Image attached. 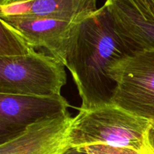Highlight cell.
Segmentation results:
<instances>
[{"label":"cell","mask_w":154,"mask_h":154,"mask_svg":"<svg viewBox=\"0 0 154 154\" xmlns=\"http://www.w3.org/2000/svg\"><path fill=\"white\" fill-rule=\"evenodd\" d=\"M152 121L108 104L90 110L79 109L71 130L72 147L106 144L144 153Z\"/></svg>","instance_id":"2"},{"label":"cell","mask_w":154,"mask_h":154,"mask_svg":"<svg viewBox=\"0 0 154 154\" xmlns=\"http://www.w3.org/2000/svg\"><path fill=\"white\" fill-rule=\"evenodd\" d=\"M3 1V0H0V2H2Z\"/></svg>","instance_id":"17"},{"label":"cell","mask_w":154,"mask_h":154,"mask_svg":"<svg viewBox=\"0 0 154 154\" xmlns=\"http://www.w3.org/2000/svg\"><path fill=\"white\" fill-rule=\"evenodd\" d=\"M0 19L19 32L35 49L45 48L65 65L69 37L78 22L13 15H0Z\"/></svg>","instance_id":"7"},{"label":"cell","mask_w":154,"mask_h":154,"mask_svg":"<svg viewBox=\"0 0 154 154\" xmlns=\"http://www.w3.org/2000/svg\"><path fill=\"white\" fill-rule=\"evenodd\" d=\"M131 53L116 31L105 5L73 27L65 66L81 96L79 109L90 110L112 103L116 83L110 75V69Z\"/></svg>","instance_id":"1"},{"label":"cell","mask_w":154,"mask_h":154,"mask_svg":"<svg viewBox=\"0 0 154 154\" xmlns=\"http://www.w3.org/2000/svg\"><path fill=\"white\" fill-rule=\"evenodd\" d=\"M147 144L154 151V124L151 123L147 133Z\"/></svg>","instance_id":"13"},{"label":"cell","mask_w":154,"mask_h":154,"mask_svg":"<svg viewBox=\"0 0 154 154\" xmlns=\"http://www.w3.org/2000/svg\"><path fill=\"white\" fill-rule=\"evenodd\" d=\"M146 154H154V151L151 149V147H149L148 150L146 151Z\"/></svg>","instance_id":"16"},{"label":"cell","mask_w":154,"mask_h":154,"mask_svg":"<svg viewBox=\"0 0 154 154\" xmlns=\"http://www.w3.org/2000/svg\"><path fill=\"white\" fill-rule=\"evenodd\" d=\"M62 96H35L0 93V144L29 126L68 110Z\"/></svg>","instance_id":"6"},{"label":"cell","mask_w":154,"mask_h":154,"mask_svg":"<svg viewBox=\"0 0 154 154\" xmlns=\"http://www.w3.org/2000/svg\"><path fill=\"white\" fill-rule=\"evenodd\" d=\"M152 123H153V124H154V121H153V122H152Z\"/></svg>","instance_id":"18"},{"label":"cell","mask_w":154,"mask_h":154,"mask_svg":"<svg viewBox=\"0 0 154 154\" xmlns=\"http://www.w3.org/2000/svg\"><path fill=\"white\" fill-rule=\"evenodd\" d=\"M64 154H88L87 152L82 147H72L69 149L66 153Z\"/></svg>","instance_id":"14"},{"label":"cell","mask_w":154,"mask_h":154,"mask_svg":"<svg viewBox=\"0 0 154 154\" xmlns=\"http://www.w3.org/2000/svg\"><path fill=\"white\" fill-rule=\"evenodd\" d=\"M0 20V57H18L35 51L19 32L2 20Z\"/></svg>","instance_id":"10"},{"label":"cell","mask_w":154,"mask_h":154,"mask_svg":"<svg viewBox=\"0 0 154 154\" xmlns=\"http://www.w3.org/2000/svg\"><path fill=\"white\" fill-rule=\"evenodd\" d=\"M66 81L65 65L51 55L35 51L18 57H0V93L61 96Z\"/></svg>","instance_id":"3"},{"label":"cell","mask_w":154,"mask_h":154,"mask_svg":"<svg viewBox=\"0 0 154 154\" xmlns=\"http://www.w3.org/2000/svg\"><path fill=\"white\" fill-rule=\"evenodd\" d=\"M28 1H31V0H3L2 2H0V6L10 5L17 4V3L26 2Z\"/></svg>","instance_id":"15"},{"label":"cell","mask_w":154,"mask_h":154,"mask_svg":"<svg viewBox=\"0 0 154 154\" xmlns=\"http://www.w3.org/2000/svg\"><path fill=\"white\" fill-rule=\"evenodd\" d=\"M88 154H144L125 147H114L106 144H92L82 147Z\"/></svg>","instance_id":"11"},{"label":"cell","mask_w":154,"mask_h":154,"mask_svg":"<svg viewBox=\"0 0 154 154\" xmlns=\"http://www.w3.org/2000/svg\"><path fill=\"white\" fill-rule=\"evenodd\" d=\"M116 83L112 103L154 121V51H134L110 69Z\"/></svg>","instance_id":"4"},{"label":"cell","mask_w":154,"mask_h":154,"mask_svg":"<svg viewBox=\"0 0 154 154\" xmlns=\"http://www.w3.org/2000/svg\"></svg>","instance_id":"19"},{"label":"cell","mask_w":154,"mask_h":154,"mask_svg":"<svg viewBox=\"0 0 154 154\" xmlns=\"http://www.w3.org/2000/svg\"><path fill=\"white\" fill-rule=\"evenodd\" d=\"M69 111L46 117L0 144V154H64L72 148Z\"/></svg>","instance_id":"5"},{"label":"cell","mask_w":154,"mask_h":154,"mask_svg":"<svg viewBox=\"0 0 154 154\" xmlns=\"http://www.w3.org/2000/svg\"><path fill=\"white\" fill-rule=\"evenodd\" d=\"M140 14L154 23V0H128Z\"/></svg>","instance_id":"12"},{"label":"cell","mask_w":154,"mask_h":154,"mask_svg":"<svg viewBox=\"0 0 154 154\" xmlns=\"http://www.w3.org/2000/svg\"><path fill=\"white\" fill-rule=\"evenodd\" d=\"M116 31L131 52L153 50L154 23L144 19L128 0L105 3Z\"/></svg>","instance_id":"8"},{"label":"cell","mask_w":154,"mask_h":154,"mask_svg":"<svg viewBox=\"0 0 154 154\" xmlns=\"http://www.w3.org/2000/svg\"><path fill=\"white\" fill-rule=\"evenodd\" d=\"M97 0H31L0 6V15L48 17L79 22L99 8Z\"/></svg>","instance_id":"9"}]
</instances>
